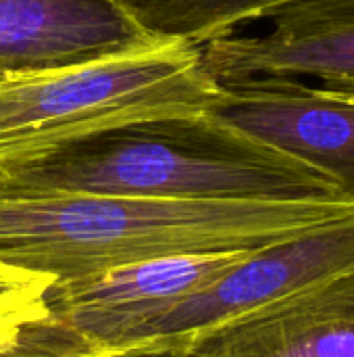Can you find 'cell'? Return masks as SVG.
<instances>
[{
  "mask_svg": "<svg viewBox=\"0 0 354 357\" xmlns=\"http://www.w3.org/2000/svg\"><path fill=\"white\" fill-rule=\"evenodd\" d=\"M0 75H2V73H0Z\"/></svg>",
  "mask_w": 354,
  "mask_h": 357,
  "instance_id": "cell-14",
  "label": "cell"
},
{
  "mask_svg": "<svg viewBox=\"0 0 354 357\" xmlns=\"http://www.w3.org/2000/svg\"><path fill=\"white\" fill-rule=\"evenodd\" d=\"M250 253H186L119 266L104 274L56 282L48 305L56 320L79 335L115 345L125 331L202 293Z\"/></svg>",
  "mask_w": 354,
  "mask_h": 357,
  "instance_id": "cell-7",
  "label": "cell"
},
{
  "mask_svg": "<svg viewBox=\"0 0 354 357\" xmlns=\"http://www.w3.org/2000/svg\"><path fill=\"white\" fill-rule=\"evenodd\" d=\"M221 84L200 46L148 36L98 59L0 75V172L159 121L207 115Z\"/></svg>",
  "mask_w": 354,
  "mask_h": 357,
  "instance_id": "cell-3",
  "label": "cell"
},
{
  "mask_svg": "<svg viewBox=\"0 0 354 357\" xmlns=\"http://www.w3.org/2000/svg\"><path fill=\"white\" fill-rule=\"evenodd\" d=\"M144 33L184 40L194 46L240 33L271 21L288 6L307 0H113Z\"/></svg>",
  "mask_w": 354,
  "mask_h": 357,
  "instance_id": "cell-10",
  "label": "cell"
},
{
  "mask_svg": "<svg viewBox=\"0 0 354 357\" xmlns=\"http://www.w3.org/2000/svg\"><path fill=\"white\" fill-rule=\"evenodd\" d=\"M209 115L319 172L354 201V94L252 77L221 84Z\"/></svg>",
  "mask_w": 354,
  "mask_h": 357,
  "instance_id": "cell-5",
  "label": "cell"
},
{
  "mask_svg": "<svg viewBox=\"0 0 354 357\" xmlns=\"http://www.w3.org/2000/svg\"><path fill=\"white\" fill-rule=\"evenodd\" d=\"M0 188L163 201L354 203L319 172L209 113L75 144L0 172Z\"/></svg>",
  "mask_w": 354,
  "mask_h": 357,
  "instance_id": "cell-2",
  "label": "cell"
},
{
  "mask_svg": "<svg viewBox=\"0 0 354 357\" xmlns=\"http://www.w3.org/2000/svg\"><path fill=\"white\" fill-rule=\"evenodd\" d=\"M184 357H354V272L259 307L194 341Z\"/></svg>",
  "mask_w": 354,
  "mask_h": 357,
  "instance_id": "cell-8",
  "label": "cell"
},
{
  "mask_svg": "<svg viewBox=\"0 0 354 357\" xmlns=\"http://www.w3.org/2000/svg\"><path fill=\"white\" fill-rule=\"evenodd\" d=\"M0 357H184V349L167 343L102 345L50 316L29 326L21 341Z\"/></svg>",
  "mask_w": 354,
  "mask_h": 357,
  "instance_id": "cell-11",
  "label": "cell"
},
{
  "mask_svg": "<svg viewBox=\"0 0 354 357\" xmlns=\"http://www.w3.org/2000/svg\"><path fill=\"white\" fill-rule=\"evenodd\" d=\"M219 84L252 77L315 79L354 94V0H307L277 13L261 33H234L200 46Z\"/></svg>",
  "mask_w": 354,
  "mask_h": 357,
  "instance_id": "cell-6",
  "label": "cell"
},
{
  "mask_svg": "<svg viewBox=\"0 0 354 357\" xmlns=\"http://www.w3.org/2000/svg\"><path fill=\"white\" fill-rule=\"evenodd\" d=\"M54 278L0 264V316H25L44 322L52 316L48 295Z\"/></svg>",
  "mask_w": 354,
  "mask_h": 357,
  "instance_id": "cell-12",
  "label": "cell"
},
{
  "mask_svg": "<svg viewBox=\"0 0 354 357\" xmlns=\"http://www.w3.org/2000/svg\"><path fill=\"white\" fill-rule=\"evenodd\" d=\"M354 220V203L163 201L0 188V264L56 282L186 253H250Z\"/></svg>",
  "mask_w": 354,
  "mask_h": 357,
  "instance_id": "cell-1",
  "label": "cell"
},
{
  "mask_svg": "<svg viewBox=\"0 0 354 357\" xmlns=\"http://www.w3.org/2000/svg\"><path fill=\"white\" fill-rule=\"evenodd\" d=\"M33 324L40 322L25 316H0V356L8 354L21 341L23 333Z\"/></svg>",
  "mask_w": 354,
  "mask_h": 357,
  "instance_id": "cell-13",
  "label": "cell"
},
{
  "mask_svg": "<svg viewBox=\"0 0 354 357\" xmlns=\"http://www.w3.org/2000/svg\"><path fill=\"white\" fill-rule=\"evenodd\" d=\"M354 272V220L250 253L202 293L125 331L115 345L167 343L186 349L209 333L325 278Z\"/></svg>",
  "mask_w": 354,
  "mask_h": 357,
  "instance_id": "cell-4",
  "label": "cell"
},
{
  "mask_svg": "<svg viewBox=\"0 0 354 357\" xmlns=\"http://www.w3.org/2000/svg\"><path fill=\"white\" fill-rule=\"evenodd\" d=\"M144 38L113 0H0V73L61 69Z\"/></svg>",
  "mask_w": 354,
  "mask_h": 357,
  "instance_id": "cell-9",
  "label": "cell"
}]
</instances>
